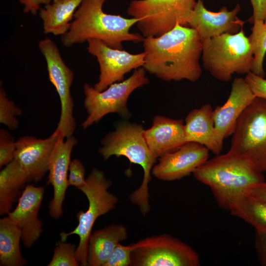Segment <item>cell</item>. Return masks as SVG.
I'll use <instances>...</instances> for the list:
<instances>
[{"label": "cell", "mask_w": 266, "mask_h": 266, "mask_svg": "<svg viewBox=\"0 0 266 266\" xmlns=\"http://www.w3.org/2000/svg\"><path fill=\"white\" fill-rule=\"evenodd\" d=\"M146 71L166 81L191 82L200 77L202 41L197 31L177 24L171 30L143 40Z\"/></svg>", "instance_id": "cell-1"}, {"label": "cell", "mask_w": 266, "mask_h": 266, "mask_svg": "<svg viewBox=\"0 0 266 266\" xmlns=\"http://www.w3.org/2000/svg\"><path fill=\"white\" fill-rule=\"evenodd\" d=\"M106 0H83L74 13L69 30L61 36L65 47L93 39L111 48L122 49L124 41H143L142 35L130 32L139 20L105 13L102 6Z\"/></svg>", "instance_id": "cell-2"}, {"label": "cell", "mask_w": 266, "mask_h": 266, "mask_svg": "<svg viewBox=\"0 0 266 266\" xmlns=\"http://www.w3.org/2000/svg\"><path fill=\"white\" fill-rule=\"evenodd\" d=\"M193 174L198 181L209 187L218 205L228 210L249 187L265 181L263 173L230 151L208 159Z\"/></svg>", "instance_id": "cell-3"}, {"label": "cell", "mask_w": 266, "mask_h": 266, "mask_svg": "<svg viewBox=\"0 0 266 266\" xmlns=\"http://www.w3.org/2000/svg\"><path fill=\"white\" fill-rule=\"evenodd\" d=\"M144 131L140 124L127 121L119 122L115 125V130L108 133L101 140V147L99 152L105 160L112 156H125L131 163L141 166L143 170L142 181L139 187L130 195V200L145 216L151 208L149 184L157 159L148 148Z\"/></svg>", "instance_id": "cell-4"}, {"label": "cell", "mask_w": 266, "mask_h": 266, "mask_svg": "<svg viewBox=\"0 0 266 266\" xmlns=\"http://www.w3.org/2000/svg\"><path fill=\"white\" fill-rule=\"evenodd\" d=\"M202 41L203 66L213 77L228 82L234 73L252 70L253 54L243 27L235 33H224Z\"/></svg>", "instance_id": "cell-5"}, {"label": "cell", "mask_w": 266, "mask_h": 266, "mask_svg": "<svg viewBox=\"0 0 266 266\" xmlns=\"http://www.w3.org/2000/svg\"><path fill=\"white\" fill-rule=\"evenodd\" d=\"M111 185V181L106 177L103 171L97 168L92 169L86 178L85 184L78 189L87 198L88 208L85 212L77 213L78 224L73 231L60 233L62 241H65L70 235L79 236L75 255L82 266H87L88 241L95 222L99 217L113 210L118 202V198L108 191Z\"/></svg>", "instance_id": "cell-6"}, {"label": "cell", "mask_w": 266, "mask_h": 266, "mask_svg": "<svg viewBox=\"0 0 266 266\" xmlns=\"http://www.w3.org/2000/svg\"><path fill=\"white\" fill-rule=\"evenodd\" d=\"M229 151L266 172V99L256 97L242 113Z\"/></svg>", "instance_id": "cell-7"}, {"label": "cell", "mask_w": 266, "mask_h": 266, "mask_svg": "<svg viewBox=\"0 0 266 266\" xmlns=\"http://www.w3.org/2000/svg\"><path fill=\"white\" fill-rule=\"evenodd\" d=\"M195 3V0H133L127 12L139 20L137 27L144 37H157L177 24L188 25Z\"/></svg>", "instance_id": "cell-8"}, {"label": "cell", "mask_w": 266, "mask_h": 266, "mask_svg": "<svg viewBox=\"0 0 266 266\" xmlns=\"http://www.w3.org/2000/svg\"><path fill=\"white\" fill-rule=\"evenodd\" d=\"M149 82L145 69L140 67L135 69L127 79L114 83L102 91L85 83L83 86L84 106L87 116L81 124L83 129L97 123L109 113H115L123 118H129L131 114L127 107L129 96L135 89Z\"/></svg>", "instance_id": "cell-9"}, {"label": "cell", "mask_w": 266, "mask_h": 266, "mask_svg": "<svg viewBox=\"0 0 266 266\" xmlns=\"http://www.w3.org/2000/svg\"><path fill=\"white\" fill-rule=\"evenodd\" d=\"M131 266H199L197 252L167 234L153 235L133 243Z\"/></svg>", "instance_id": "cell-10"}, {"label": "cell", "mask_w": 266, "mask_h": 266, "mask_svg": "<svg viewBox=\"0 0 266 266\" xmlns=\"http://www.w3.org/2000/svg\"><path fill=\"white\" fill-rule=\"evenodd\" d=\"M38 48L47 65L50 81L55 87L61 103V114L55 132L66 138L73 135L76 129L73 116L74 101L70 87L74 79V73L65 64L55 43L46 37L38 42Z\"/></svg>", "instance_id": "cell-11"}, {"label": "cell", "mask_w": 266, "mask_h": 266, "mask_svg": "<svg viewBox=\"0 0 266 266\" xmlns=\"http://www.w3.org/2000/svg\"><path fill=\"white\" fill-rule=\"evenodd\" d=\"M87 42L88 52L97 58L99 64V81L94 86L99 91L122 81L126 74L133 69L143 67L144 64V52L133 54L125 50L111 48L98 40L92 39Z\"/></svg>", "instance_id": "cell-12"}, {"label": "cell", "mask_w": 266, "mask_h": 266, "mask_svg": "<svg viewBox=\"0 0 266 266\" xmlns=\"http://www.w3.org/2000/svg\"><path fill=\"white\" fill-rule=\"evenodd\" d=\"M209 150L200 144L187 142L176 150L159 158L152 174L165 181L179 180L189 175L209 158Z\"/></svg>", "instance_id": "cell-13"}, {"label": "cell", "mask_w": 266, "mask_h": 266, "mask_svg": "<svg viewBox=\"0 0 266 266\" xmlns=\"http://www.w3.org/2000/svg\"><path fill=\"white\" fill-rule=\"evenodd\" d=\"M44 193L43 187L27 185L18 199L17 205L7 214L20 229L21 241L28 248L38 240L43 231V223L38 218V213Z\"/></svg>", "instance_id": "cell-14"}, {"label": "cell", "mask_w": 266, "mask_h": 266, "mask_svg": "<svg viewBox=\"0 0 266 266\" xmlns=\"http://www.w3.org/2000/svg\"><path fill=\"white\" fill-rule=\"evenodd\" d=\"M60 137L54 132L44 139L26 135L16 140L14 159L27 175L29 181H40L48 171L49 159Z\"/></svg>", "instance_id": "cell-15"}, {"label": "cell", "mask_w": 266, "mask_h": 266, "mask_svg": "<svg viewBox=\"0 0 266 266\" xmlns=\"http://www.w3.org/2000/svg\"><path fill=\"white\" fill-rule=\"evenodd\" d=\"M60 137L51 154L48 164V183L53 188V197L49 204V214L54 219L63 215V203L67 188L70 156L77 139L73 135Z\"/></svg>", "instance_id": "cell-16"}, {"label": "cell", "mask_w": 266, "mask_h": 266, "mask_svg": "<svg viewBox=\"0 0 266 266\" xmlns=\"http://www.w3.org/2000/svg\"><path fill=\"white\" fill-rule=\"evenodd\" d=\"M240 10L238 3L232 10L223 6L218 12L211 11L205 7L202 0H197L188 25L197 31L201 40L224 33H235L245 23L237 17Z\"/></svg>", "instance_id": "cell-17"}, {"label": "cell", "mask_w": 266, "mask_h": 266, "mask_svg": "<svg viewBox=\"0 0 266 266\" xmlns=\"http://www.w3.org/2000/svg\"><path fill=\"white\" fill-rule=\"evenodd\" d=\"M256 97L245 78L234 79L226 102L213 110L215 130L220 140L233 134L239 117Z\"/></svg>", "instance_id": "cell-18"}, {"label": "cell", "mask_w": 266, "mask_h": 266, "mask_svg": "<svg viewBox=\"0 0 266 266\" xmlns=\"http://www.w3.org/2000/svg\"><path fill=\"white\" fill-rule=\"evenodd\" d=\"M149 150L156 159L179 148L186 142L181 119L156 116L151 127L144 131Z\"/></svg>", "instance_id": "cell-19"}, {"label": "cell", "mask_w": 266, "mask_h": 266, "mask_svg": "<svg viewBox=\"0 0 266 266\" xmlns=\"http://www.w3.org/2000/svg\"><path fill=\"white\" fill-rule=\"evenodd\" d=\"M213 110L208 103L191 110L185 120V137L186 142L200 144L213 154L218 155L222 150L223 142L215 130Z\"/></svg>", "instance_id": "cell-20"}, {"label": "cell", "mask_w": 266, "mask_h": 266, "mask_svg": "<svg viewBox=\"0 0 266 266\" xmlns=\"http://www.w3.org/2000/svg\"><path fill=\"white\" fill-rule=\"evenodd\" d=\"M128 233L122 224H111L92 233L88 245V266H103L114 249L126 240Z\"/></svg>", "instance_id": "cell-21"}, {"label": "cell", "mask_w": 266, "mask_h": 266, "mask_svg": "<svg viewBox=\"0 0 266 266\" xmlns=\"http://www.w3.org/2000/svg\"><path fill=\"white\" fill-rule=\"evenodd\" d=\"M83 0H53L39 10L45 34L63 35L69 30L74 13Z\"/></svg>", "instance_id": "cell-22"}, {"label": "cell", "mask_w": 266, "mask_h": 266, "mask_svg": "<svg viewBox=\"0 0 266 266\" xmlns=\"http://www.w3.org/2000/svg\"><path fill=\"white\" fill-rule=\"evenodd\" d=\"M29 179L18 162L14 159L0 172V215L8 214L20 197L21 189Z\"/></svg>", "instance_id": "cell-23"}, {"label": "cell", "mask_w": 266, "mask_h": 266, "mask_svg": "<svg viewBox=\"0 0 266 266\" xmlns=\"http://www.w3.org/2000/svg\"><path fill=\"white\" fill-rule=\"evenodd\" d=\"M21 231L7 216L0 219V265L22 266L27 261L20 250Z\"/></svg>", "instance_id": "cell-24"}, {"label": "cell", "mask_w": 266, "mask_h": 266, "mask_svg": "<svg viewBox=\"0 0 266 266\" xmlns=\"http://www.w3.org/2000/svg\"><path fill=\"white\" fill-rule=\"evenodd\" d=\"M229 210L253 226L257 232H266V202L244 194L235 200Z\"/></svg>", "instance_id": "cell-25"}, {"label": "cell", "mask_w": 266, "mask_h": 266, "mask_svg": "<svg viewBox=\"0 0 266 266\" xmlns=\"http://www.w3.org/2000/svg\"><path fill=\"white\" fill-rule=\"evenodd\" d=\"M251 33L248 37L253 54L251 72L265 77L264 61L266 54V20H255Z\"/></svg>", "instance_id": "cell-26"}, {"label": "cell", "mask_w": 266, "mask_h": 266, "mask_svg": "<svg viewBox=\"0 0 266 266\" xmlns=\"http://www.w3.org/2000/svg\"><path fill=\"white\" fill-rule=\"evenodd\" d=\"M22 109L10 100L2 88L0 89V123L10 130H15L19 126L16 116L22 114Z\"/></svg>", "instance_id": "cell-27"}, {"label": "cell", "mask_w": 266, "mask_h": 266, "mask_svg": "<svg viewBox=\"0 0 266 266\" xmlns=\"http://www.w3.org/2000/svg\"><path fill=\"white\" fill-rule=\"evenodd\" d=\"M74 243L61 241L55 248L53 255L48 266H78Z\"/></svg>", "instance_id": "cell-28"}, {"label": "cell", "mask_w": 266, "mask_h": 266, "mask_svg": "<svg viewBox=\"0 0 266 266\" xmlns=\"http://www.w3.org/2000/svg\"><path fill=\"white\" fill-rule=\"evenodd\" d=\"M16 141L6 130H0V167L5 166L15 158Z\"/></svg>", "instance_id": "cell-29"}, {"label": "cell", "mask_w": 266, "mask_h": 266, "mask_svg": "<svg viewBox=\"0 0 266 266\" xmlns=\"http://www.w3.org/2000/svg\"><path fill=\"white\" fill-rule=\"evenodd\" d=\"M132 244L123 245L118 243L103 266H131Z\"/></svg>", "instance_id": "cell-30"}, {"label": "cell", "mask_w": 266, "mask_h": 266, "mask_svg": "<svg viewBox=\"0 0 266 266\" xmlns=\"http://www.w3.org/2000/svg\"><path fill=\"white\" fill-rule=\"evenodd\" d=\"M86 182L85 169L82 162L78 159L71 161L68 169V186H73L77 189Z\"/></svg>", "instance_id": "cell-31"}, {"label": "cell", "mask_w": 266, "mask_h": 266, "mask_svg": "<svg viewBox=\"0 0 266 266\" xmlns=\"http://www.w3.org/2000/svg\"><path fill=\"white\" fill-rule=\"evenodd\" d=\"M245 79L256 97L266 99V79L252 72L246 74Z\"/></svg>", "instance_id": "cell-32"}, {"label": "cell", "mask_w": 266, "mask_h": 266, "mask_svg": "<svg viewBox=\"0 0 266 266\" xmlns=\"http://www.w3.org/2000/svg\"><path fill=\"white\" fill-rule=\"evenodd\" d=\"M255 247L261 265L266 266V232L256 231Z\"/></svg>", "instance_id": "cell-33"}, {"label": "cell", "mask_w": 266, "mask_h": 266, "mask_svg": "<svg viewBox=\"0 0 266 266\" xmlns=\"http://www.w3.org/2000/svg\"><path fill=\"white\" fill-rule=\"evenodd\" d=\"M253 9V14L248 21L252 23L255 20H266V0H250Z\"/></svg>", "instance_id": "cell-34"}, {"label": "cell", "mask_w": 266, "mask_h": 266, "mask_svg": "<svg viewBox=\"0 0 266 266\" xmlns=\"http://www.w3.org/2000/svg\"><path fill=\"white\" fill-rule=\"evenodd\" d=\"M245 194L266 202V182L254 184L248 188Z\"/></svg>", "instance_id": "cell-35"}, {"label": "cell", "mask_w": 266, "mask_h": 266, "mask_svg": "<svg viewBox=\"0 0 266 266\" xmlns=\"http://www.w3.org/2000/svg\"><path fill=\"white\" fill-rule=\"evenodd\" d=\"M20 3L24 5L23 11L25 13H31L35 15L40 9L41 4H50L52 0H19Z\"/></svg>", "instance_id": "cell-36"}]
</instances>
